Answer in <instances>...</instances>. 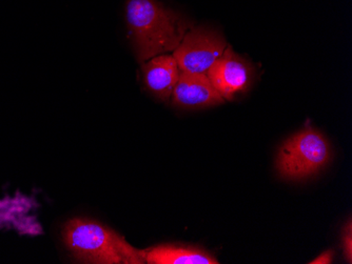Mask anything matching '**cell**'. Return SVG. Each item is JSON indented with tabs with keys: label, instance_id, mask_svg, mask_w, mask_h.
Segmentation results:
<instances>
[{
	"label": "cell",
	"instance_id": "6da1fadb",
	"mask_svg": "<svg viewBox=\"0 0 352 264\" xmlns=\"http://www.w3.org/2000/svg\"><path fill=\"white\" fill-rule=\"evenodd\" d=\"M126 19L140 62L174 52L192 27L187 19L155 0H129Z\"/></svg>",
	"mask_w": 352,
	"mask_h": 264
},
{
	"label": "cell",
	"instance_id": "7a4b0ae2",
	"mask_svg": "<svg viewBox=\"0 0 352 264\" xmlns=\"http://www.w3.org/2000/svg\"><path fill=\"white\" fill-rule=\"evenodd\" d=\"M63 243L77 261L93 264H144V251L93 220L75 218L63 226Z\"/></svg>",
	"mask_w": 352,
	"mask_h": 264
},
{
	"label": "cell",
	"instance_id": "3957f363",
	"mask_svg": "<svg viewBox=\"0 0 352 264\" xmlns=\"http://www.w3.org/2000/svg\"><path fill=\"white\" fill-rule=\"evenodd\" d=\"M327 138L312 127H305L288 138L278 149L276 169L288 180H304L320 172L331 160Z\"/></svg>",
	"mask_w": 352,
	"mask_h": 264
},
{
	"label": "cell",
	"instance_id": "277c9868",
	"mask_svg": "<svg viewBox=\"0 0 352 264\" xmlns=\"http://www.w3.org/2000/svg\"><path fill=\"white\" fill-rule=\"evenodd\" d=\"M228 43L221 33L210 27H191L174 51L179 69L183 72L207 75L215 61L223 55Z\"/></svg>",
	"mask_w": 352,
	"mask_h": 264
},
{
	"label": "cell",
	"instance_id": "5b68a950",
	"mask_svg": "<svg viewBox=\"0 0 352 264\" xmlns=\"http://www.w3.org/2000/svg\"><path fill=\"white\" fill-rule=\"evenodd\" d=\"M207 76L219 95L225 100H233L239 93L250 88L253 80V67L246 59L227 47L223 55L208 71Z\"/></svg>",
	"mask_w": 352,
	"mask_h": 264
},
{
	"label": "cell",
	"instance_id": "8992f818",
	"mask_svg": "<svg viewBox=\"0 0 352 264\" xmlns=\"http://www.w3.org/2000/svg\"><path fill=\"white\" fill-rule=\"evenodd\" d=\"M223 101L225 99L215 90L207 75L181 71L171 95L174 106L204 108L219 106Z\"/></svg>",
	"mask_w": 352,
	"mask_h": 264
},
{
	"label": "cell",
	"instance_id": "52a82bcc",
	"mask_svg": "<svg viewBox=\"0 0 352 264\" xmlns=\"http://www.w3.org/2000/svg\"><path fill=\"white\" fill-rule=\"evenodd\" d=\"M146 88L154 97L167 102L171 99L181 70L173 55H158L142 64Z\"/></svg>",
	"mask_w": 352,
	"mask_h": 264
},
{
	"label": "cell",
	"instance_id": "ba28073f",
	"mask_svg": "<svg viewBox=\"0 0 352 264\" xmlns=\"http://www.w3.org/2000/svg\"><path fill=\"white\" fill-rule=\"evenodd\" d=\"M148 264H219V260L205 250L193 246L162 244L144 251Z\"/></svg>",
	"mask_w": 352,
	"mask_h": 264
},
{
	"label": "cell",
	"instance_id": "9c48e42d",
	"mask_svg": "<svg viewBox=\"0 0 352 264\" xmlns=\"http://www.w3.org/2000/svg\"><path fill=\"white\" fill-rule=\"evenodd\" d=\"M342 246H343L344 258L348 263H352V224L348 221L347 226H344L342 232Z\"/></svg>",
	"mask_w": 352,
	"mask_h": 264
},
{
	"label": "cell",
	"instance_id": "30bf717a",
	"mask_svg": "<svg viewBox=\"0 0 352 264\" xmlns=\"http://www.w3.org/2000/svg\"><path fill=\"white\" fill-rule=\"evenodd\" d=\"M334 252L332 250L324 252L321 255L318 256L316 259L309 262L310 264H330L333 261Z\"/></svg>",
	"mask_w": 352,
	"mask_h": 264
}]
</instances>
